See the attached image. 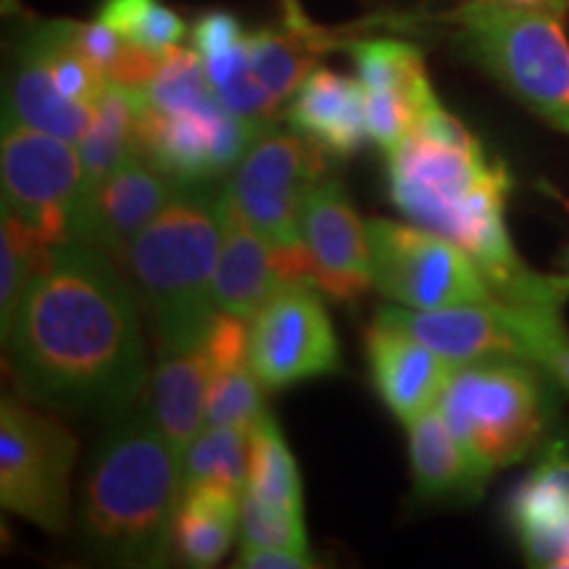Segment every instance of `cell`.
Returning a JSON list of instances; mask_svg holds the SVG:
<instances>
[{
    "label": "cell",
    "instance_id": "obj_1",
    "mask_svg": "<svg viewBox=\"0 0 569 569\" xmlns=\"http://www.w3.org/2000/svg\"><path fill=\"white\" fill-rule=\"evenodd\" d=\"M119 264L69 240L32 277L3 346L30 401L124 415L146 386L138 306Z\"/></svg>",
    "mask_w": 569,
    "mask_h": 569
},
{
    "label": "cell",
    "instance_id": "obj_2",
    "mask_svg": "<svg viewBox=\"0 0 569 569\" xmlns=\"http://www.w3.org/2000/svg\"><path fill=\"white\" fill-rule=\"evenodd\" d=\"M386 156L388 193L396 209L409 222L465 248L498 301L532 309L565 306L569 274L532 272L511 243L507 163L488 156L480 140L440 101Z\"/></svg>",
    "mask_w": 569,
    "mask_h": 569
},
{
    "label": "cell",
    "instance_id": "obj_3",
    "mask_svg": "<svg viewBox=\"0 0 569 569\" xmlns=\"http://www.w3.org/2000/svg\"><path fill=\"white\" fill-rule=\"evenodd\" d=\"M182 461L146 411H124L92 451L80 498V530L101 557L159 567L172 551Z\"/></svg>",
    "mask_w": 569,
    "mask_h": 569
},
{
    "label": "cell",
    "instance_id": "obj_4",
    "mask_svg": "<svg viewBox=\"0 0 569 569\" xmlns=\"http://www.w3.org/2000/svg\"><path fill=\"white\" fill-rule=\"evenodd\" d=\"M219 248L222 190L211 182L177 184L159 217L132 240L124 269L151 319L161 356L201 348L209 338Z\"/></svg>",
    "mask_w": 569,
    "mask_h": 569
},
{
    "label": "cell",
    "instance_id": "obj_5",
    "mask_svg": "<svg viewBox=\"0 0 569 569\" xmlns=\"http://www.w3.org/2000/svg\"><path fill=\"white\" fill-rule=\"evenodd\" d=\"M453 42L543 122L569 134V40L561 17L469 0L451 13Z\"/></svg>",
    "mask_w": 569,
    "mask_h": 569
},
{
    "label": "cell",
    "instance_id": "obj_6",
    "mask_svg": "<svg viewBox=\"0 0 569 569\" xmlns=\"http://www.w3.org/2000/svg\"><path fill=\"white\" fill-rule=\"evenodd\" d=\"M549 382L525 359H482L451 375L438 409L482 465L503 469L536 451L549 430Z\"/></svg>",
    "mask_w": 569,
    "mask_h": 569
},
{
    "label": "cell",
    "instance_id": "obj_7",
    "mask_svg": "<svg viewBox=\"0 0 569 569\" xmlns=\"http://www.w3.org/2000/svg\"><path fill=\"white\" fill-rule=\"evenodd\" d=\"M327 177V159L298 132L264 127L227 182L246 219L272 246L284 282H315L301 234L306 190Z\"/></svg>",
    "mask_w": 569,
    "mask_h": 569
},
{
    "label": "cell",
    "instance_id": "obj_8",
    "mask_svg": "<svg viewBox=\"0 0 569 569\" xmlns=\"http://www.w3.org/2000/svg\"><path fill=\"white\" fill-rule=\"evenodd\" d=\"M77 440L53 415L17 398L0 401V503L40 530L61 536L71 517Z\"/></svg>",
    "mask_w": 569,
    "mask_h": 569
},
{
    "label": "cell",
    "instance_id": "obj_9",
    "mask_svg": "<svg viewBox=\"0 0 569 569\" xmlns=\"http://www.w3.org/2000/svg\"><path fill=\"white\" fill-rule=\"evenodd\" d=\"M372 282L382 296L417 311L496 301L465 248L419 224L369 219Z\"/></svg>",
    "mask_w": 569,
    "mask_h": 569
},
{
    "label": "cell",
    "instance_id": "obj_10",
    "mask_svg": "<svg viewBox=\"0 0 569 569\" xmlns=\"http://www.w3.org/2000/svg\"><path fill=\"white\" fill-rule=\"evenodd\" d=\"M3 209L48 248L74 240L82 201V156L77 142L3 119L0 140Z\"/></svg>",
    "mask_w": 569,
    "mask_h": 569
},
{
    "label": "cell",
    "instance_id": "obj_11",
    "mask_svg": "<svg viewBox=\"0 0 569 569\" xmlns=\"http://www.w3.org/2000/svg\"><path fill=\"white\" fill-rule=\"evenodd\" d=\"M315 282H284L248 325V361L264 390L340 369V343Z\"/></svg>",
    "mask_w": 569,
    "mask_h": 569
},
{
    "label": "cell",
    "instance_id": "obj_12",
    "mask_svg": "<svg viewBox=\"0 0 569 569\" xmlns=\"http://www.w3.org/2000/svg\"><path fill=\"white\" fill-rule=\"evenodd\" d=\"M261 130L234 117L217 96L193 109L167 113L138 101V153L174 184L213 182L234 172Z\"/></svg>",
    "mask_w": 569,
    "mask_h": 569
},
{
    "label": "cell",
    "instance_id": "obj_13",
    "mask_svg": "<svg viewBox=\"0 0 569 569\" xmlns=\"http://www.w3.org/2000/svg\"><path fill=\"white\" fill-rule=\"evenodd\" d=\"M301 234L317 288L338 303H359L375 284L367 222L338 180L322 177L306 190Z\"/></svg>",
    "mask_w": 569,
    "mask_h": 569
},
{
    "label": "cell",
    "instance_id": "obj_14",
    "mask_svg": "<svg viewBox=\"0 0 569 569\" xmlns=\"http://www.w3.org/2000/svg\"><path fill=\"white\" fill-rule=\"evenodd\" d=\"M174 190L177 184L169 177L134 153L84 198L74 240L96 246L124 267L132 240L159 217Z\"/></svg>",
    "mask_w": 569,
    "mask_h": 569
},
{
    "label": "cell",
    "instance_id": "obj_15",
    "mask_svg": "<svg viewBox=\"0 0 569 569\" xmlns=\"http://www.w3.org/2000/svg\"><path fill=\"white\" fill-rule=\"evenodd\" d=\"M367 359L375 390L403 425L436 409L457 372L451 361L403 330L382 309L367 330Z\"/></svg>",
    "mask_w": 569,
    "mask_h": 569
},
{
    "label": "cell",
    "instance_id": "obj_16",
    "mask_svg": "<svg viewBox=\"0 0 569 569\" xmlns=\"http://www.w3.org/2000/svg\"><path fill=\"white\" fill-rule=\"evenodd\" d=\"M382 311L457 369L482 359H525L511 309L498 298L430 311L382 306Z\"/></svg>",
    "mask_w": 569,
    "mask_h": 569
},
{
    "label": "cell",
    "instance_id": "obj_17",
    "mask_svg": "<svg viewBox=\"0 0 569 569\" xmlns=\"http://www.w3.org/2000/svg\"><path fill=\"white\" fill-rule=\"evenodd\" d=\"M509 519L530 565L569 569V443L553 438L519 482Z\"/></svg>",
    "mask_w": 569,
    "mask_h": 569
},
{
    "label": "cell",
    "instance_id": "obj_18",
    "mask_svg": "<svg viewBox=\"0 0 569 569\" xmlns=\"http://www.w3.org/2000/svg\"><path fill=\"white\" fill-rule=\"evenodd\" d=\"M288 122L327 161L351 159L372 140L365 84L325 67H315L298 84L288 106Z\"/></svg>",
    "mask_w": 569,
    "mask_h": 569
},
{
    "label": "cell",
    "instance_id": "obj_19",
    "mask_svg": "<svg viewBox=\"0 0 569 569\" xmlns=\"http://www.w3.org/2000/svg\"><path fill=\"white\" fill-rule=\"evenodd\" d=\"M284 284L272 246L240 211L230 188H222V248H219L213 298L224 315L251 322L256 311Z\"/></svg>",
    "mask_w": 569,
    "mask_h": 569
},
{
    "label": "cell",
    "instance_id": "obj_20",
    "mask_svg": "<svg viewBox=\"0 0 569 569\" xmlns=\"http://www.w3.org/2000/svg\"><path fill=\"white\" fill-rule=\"evenodd\" d=\"M409 465L415 496L422 501H475L493 469L457 438L438 407L409 422Z\"/></svg>",
    "mask_w": 569,
    "mask_h": 569
},
{
    "label": "cell",
    "instance_id": "obj_21",
    "mask_svg": "<svg viewBox=\"0 0 569 569\" xmlns=\"http://www.w3.org/2000/svg\"><path fill=\"white\" fill-rule=\"evenodd\" d=\"M338 46V32L325 30L306 17L298 0H282L280 24L248 34L251 69L274 101H290L317 59Z\"/></svg>",
    "mask_w": 569,
    "mask_h": 569
},
{
    "label": "cell",
    "instance_id": "obj_22",
    "mask_svg": "<svg viewBox=\"0 0 569 569\" xmlns=\"http://www.w3.org/2000/svg\"><path fill=\"white\" fill-rule=\"evenodd\" d=\"M3 119L69 142H80L90 127L92 109L71 101L59 90L46 53L30 30H24L17 46L11 84L6 90Z\"/></svg>",
    "mask_w": 569,
    "mask_h": 569
},
{
    "label": "cell",
    "instance_id": "obj_23",
    "mask_svg": "<svg viewBox=\"0 0 569 569\" xmlns=\"http://www.w3.org/2000/svg\"><path fill=\"white\" fill-rule=\"evenodd\" d=\"M206 351L211 361L209 386V425H227L251 432V427L267 415L261 382L248 361L246 319L219 311L213 317Z\"/></svg>",
    "mask_w": 569,
    "mask_h": 569
},
{
    "label": "cell",
    "instance_id": "obj_24",
    "mask_svg": "<svg viewBox=\"0 0 569 569\" xmlns=\"http://www.w3.org/2000/svg\"><path fill=\"white\" fill-rule=\"evenodd\" d=\"M211 361L206 343L193 351L161 356L151 382V417L177 457H184L209 425Z\"/></svg>",
    "mask_w": 569,
    "mask_h": 569
},
{
    "label": "cell",
    "instance_id": "obj_25",
    "mask_svg": "<svg viewBox=\"0 0 569 569\" xmlns=\"http://www.w3.org/2000/svg\"><path fill=\"white\" fill-rule=\"evenodd\" d=\"M240 498L211 482L182 488L172 528V551L182 565L206 569L224 559L240 522Z\"/></svg>",
    "mask_w": 569,
    "mask_h": 569
},
{
    "label": "cell",
    "instance_id": "obj_26",
    "mask_svg": "<svg viewBox=\"0 0 569 569\" xmlns=\"http://www.w3.org/2000/svg\"><path fill=\"white\" fill-rule=\"evenodd\" d=\"M77 146H80L82 156L84 201L119 163L138 153V96H134V90L109 80L103 96L92 106L88 132Z\"/></svg>",
    "mask_w": 569,
    "mask_h": 569
},
{
    "label": "cell",
    "instance_id": "obj_27",
    "mask_svg": "<svg viewBox=\"0 0 569 569\" xmlns=\"http://www.w3.org/2000/svg\"><path fill=\"white\" fill-rule=\"evenodd\" d=\"M356 74L367 92L396 96L407 101L419 117L438 103L422 51L403 40H353L348 42Z\"/></svg>",
    "mask_w": 569,
    "mask_h": 569
},
{
    "label": "cell",
    "instance_id": "obj_28",
    "mask_svg": "<svg viewBox=\"0 0 569 569\" xmlns=\"http://www.w3.org/2000/svg\"><path fill=\"white\" fill-rule=\"evenodd\" d=\"M246 490L277 509L303 515L301 475H298L293 453L284 443L280 425L269 411L248 432Z\"/></svg>",
    "mask_w": 569,
    "mask_h": 569
},
{
    "label": "cell",
    "instance_id": "obj_29",
    "mask_svg": "<svg viewBox=\"0 0 569 569\" xmlns=\"http://www.w3.org/2000/svg\"><path fill=\"white\" fill-rule=\"evenodd\" d=\"M230 488L243 493L248 482V432L227 425H206L182 457V488Z\"/></svg>",
    "mask_w": 569,
    "mask_h": 569
},
{
    "label": "cell",
    "instance_id": "obj_30",
    "mask_svg": "<svg viewBox=\"0 0 569 569\" xmlns=\"http://www.w3.org/2000/svg\"><path fill=\"white\" fill-rule=\"evenodd\" d=\"M51 253L53 248L40 243L17 213L3 209V224H0V322H3V338L9 332L21 296L30 288L32 277L51 259Z\"/></svg>",
    "mask_w": 569,
    "mask_h": 569
},
{
    "label": "cell",
    "instance_id": "obj_31",
    "mask_svg": "<svg viewBox=\"0 0 569 569\" xmlns=\"http://www.w3.org/2000/svg\"><path fill=\"white\" fill-rule=\"evenodd\" d=\"M98 19L132 46L161 53L180 46L188 32L180 13L163 6L161 0H103Z\"/></svg>",
    "mask_w": 569,
    "mask_h": 569
},
{
    "label": "cell",
    "instance_id": "obj_32",
    "mask_svg": "<svg viewBox=\"0 0 569 569\" xmlns=\"http://www.w3.org/2000/svg\"><path fill=\"white\" fill-rule=\"evenodd\" d=\"M240 543L309 553L303 515L277 509L248 490L240 498Z\"/></svg>",
    "mask_w": 569,
    "mask_h": 569
},
{
    "label": "cell",
    "instance_id": "obj_33",
    "mask_svg": "<svg viewBox=\"0 0 569 569\" xmlns=\"http://www.w3.org/2000/svg\"><path fill=\"white\" fill-rule=\"evenodd\" d=\"M74 42H77V48L82 51L84 59L96 63V67L101 69L106 77H109L111 67L117 63L119 53H122V48H124L122 34H119L117 30H111V27L101 19L90 21V24L77 21Z\"/></svg>",
    "mask_w": 569,
    "mask_h": 569
},
{
    "label": "cell",
    "instance_id": "obj_34",
    "mask_svg": "<svg viewBox=\"0 0 569 569\" xmlns=\"http://www.w3.org/2000/svg\"><path fill=\"white\" fill-rule=\"evenodd\" d=\"M246 34L248 32L243 30V24H240L238 17H232L230 11H209L203 13L193 27V48L203 59V56L227 51V48L238 46Z\"/></svg>",
    "mask_w": 569,
    "mask_h": 569
},
{
    "label": "cell",
    "instance_id": "obj_35",
    "mask_svg": "<svg viewBox=\"0 0 569 569\" xmlns=\"http://www.w3.org/2000/svg\"><path fill=\"white\" fill-rule=\"evenodd\" d=\"M234 567L248 569H303L315 567L309 553L290 549H264V546H243L240 543L238 561Z\"/></svg>",
    "mask_w": 569,
    "mask_h": 569
},
{
    "label": "cell",
    "instance_id": "obj_36",
    "mask_svg": "<svg viewBox=\"0 0 569 569\" xmlns=\"http://www.w3.org/2000/svg\"><path fill=\"white\" fill-rule=\"evenodd\" d=\"M490 3L515 6V9H530V11H546L553 17H565L569 11V0H490Z\"/></svg>",
    "mask_w": 569,
    "mask_h": 569
},
{
    "label": "cell",
    "instance_id": "obj_37",
    "mask_svg": "<svg viewBox=\"0 0 569 569\" xmlns=\"http://www.w3.org/2000/svg\"><path fill=\"white\" fill-rule=\"evenodd\" d=\"M565 269H567V272H565V274H569V251L565 253Z\"/></svg>",
    "mask_w": 569,
    "mask_h": 569
}]
</instances>
